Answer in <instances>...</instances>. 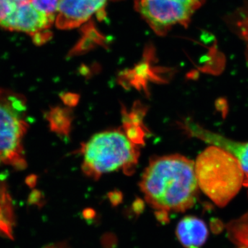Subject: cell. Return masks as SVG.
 Masks as SVG:
<instances>
[{
  "label": "cell",
  "instance_id": "1",
  "mask_svg": "<svg viewBox=\"0 0 248 248\" xmlns=\"http://www.w3.org/2000/svg\"><path fill=\"white\" fill-rule=\"evenodd\" d=\"M140 186L159 220L169 221V213H184L196 203L199 184L195 162L179 155L155 157Z\"/></svg>",
  "mask_w": 248,
  "mask_h": 248
},
{
  "label": "cell",
  "instance_id": "2",
  "mask_svg": "<svg viewBox=\"0 0 248 248\" xmlns=\"http://www.w3.org/2000/svg\"><path fill=\"white\" fill-rule=\"evenodd\" d=\"M195 172L199 187L219 206L228 204L244 185L239 161L218 147H210L198 156Z\"/></svg>",
  "mask_w": 248,
  "mask_h": 248
},
{
  "label": "cell",
  "instance_id": "3",
  "mask_svg": "<svg viewBox=\"0 0 248 248\" xmlns=\"http://www.w3.org/2000/svg\"><path fill=\"white\" fill-rule=\"evenodd\" d=\"M135 145L121 130L96 134L82 148L83 172L93 179L122 169L125 174H131L138 161Z\"/></svg>",
  "mask_w": 248,
  "mask_h": 248
},
{
  "label": "cell",
  "instance_id": "4",
  "mask_svg": "<svg viewBox=\"0 0 248 248\" xmlns=\"http://www.w3.org/2000/svg\"><path fill=\"white\" fill-rule=\"evenodd\" d=\"M27 110L24 95L0 88V166L27 167L23 144L29 128Z\"/></svg>",
  "mask_w": 248,
  "mask_h": 248
},
{
  "label": "cell",
  "instance_id": "5",
  "mask_svg": "<svg viewBox=\"0 0 248 248\" xmlns=\"http://www.w3.org/2000/svg\"><path fill=\"white\" fill-rule=\"evenodd\" d=\"M205 0H135V7L158 35L171 28L187 27Z\"/></svg>",
  "mask_w": 248,
  "mask_h": 248
},
{
  "label": "cell",
  "instance_id": "6",
  "mask_svg": "<svg viewBox=\"0 0 248 248\" xmlns=\"http://www.w3.org/2000/svg\"><path fill=\"white\" fill-rule=\"evenodd\" d=\"M55 18L40 12L30 0L17 1L12 14L0 24V27L9 31L25 32L36 45H42L50 38V29Z\"/></svg>",
  "mask_w": 248,
  "mask_h": 248
},
{
  "label": "cell",
  "instance_id": "7",
  "mask_svg": "<svg viewBox=\"0 0 248 248\" xmlns=\"http://www.w3.org/2000/svg\"><path fill=\"white\" fill-rule=\"evenodd\" d=\"M108 0H60L55 24L62 30L79 27L104 12Z\"/></svg>",
  "mask_w": 248,
  "mask_h": 248
},
{
  "label": "cell",
  "instance_id": "8",
  "mask_svg": "<svg viewBox=\"0 0 248 248\" xmlns=\"http://www.w3.org/2000/svg\"><path fill=\"white\" fill-rule=\"evenodd\" d=\"M192 130L199 138L231 153L239 161L244 172V186H248V142L234 141L218 134L203 130L200 127L194 126Z\"/></svg>",
  "mask_w": 248,
  "mask_h": 248
},
{
  "label": "cell",
  "instance_id": "9",
  "mask_svg": "<svg viewBox=\"0 0 248 248\" xmlns=\"http://www.w3.org/2000/svg\"><path fill=\"white\" fill-rule=\"evenodd\" d=\"M176 234L184 248H201L208 239V230L203 220L188 216L179 222Z\"/></svg>",
  "mask_w": 248,
  "mask_h": 248
},
{
  "label": "cell",
  "instance_id": "10",
  "mask_svg": "<svg viewBox=\"0 0 248 248\" xmlns=\"http://www.w3.org/2000/svg\"><path fill=\"white\" fill-rule=\"evenodd\" d=\"M228 233L236 248H248V214L231 223Z\"/></svg>",
  "mask_w": 248,
  "mask_h": 248
},
{
  "label": "cell",
  "instance_id": "11",
  "mask_svg": "<svg viewBox=\"0 0 248 248\" xmlns=\"http://www.w3.org/2000/svg\"><path fill=\"white\" fill-rule=\"evenodd\" d=\"M36 9L50 17H56L60 0H30Z\"/></svg>",
  "mask_w": 248,
  "mask_h": 248
},
{
  "label": "cell",
  "instance_id": "12",
  "mask_svg": "<svg viewBox=\"0 0 248 248\" xmlns=\"http://www.w3.org/2000/svg\"><path fill=\"white\" fill-rule=\"evenodd\" d=\"M16 4V0H0V24L12 14Z\"/></svg>",
  "mask_w": 248,
  "mask_h": 248
},
{
  "label": "cell",
  "instance_id": "13",
  "mask_svg": "<svg viewBox=\"0 0 248 248\" xmlns=\"http://www.w3.org/2000/svg\"><path fill=\"white\" fill-rule=\"evenodd\" d=\"M49 248H62L60 247H55V246H54V247Z\"/></svg>",
  "mask_w": 248,
  "mask_h": 248
},
{
  "label": "cell",
  "instance_id": "14",
  "mask_svg": "<svg viewBox=\"0 0 248 248\" xmlns=\"http://www.w3.org/2000/svg\"><path fill=\"white\" fill-rule=\"evenodd\" d=\"M16 1H22V0H16Z\"/></svg>",
  "mask_w": 248,
  "mask_h": 248
}]
</instances>
